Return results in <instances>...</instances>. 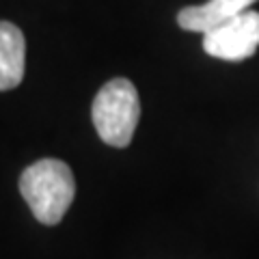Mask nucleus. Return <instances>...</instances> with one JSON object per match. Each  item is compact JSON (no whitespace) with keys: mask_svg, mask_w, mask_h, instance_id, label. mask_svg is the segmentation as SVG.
Returning a JSON list of instances; mask_svg holds the SVG:
<instances>
[{"mask_svg":"<svg viewBox=\"0 0 259 259\" xmlns=\"http://www.w3.org/2000/svg\"><path fill=\"white\" fill-rule=\"evenodd\" d=\"M20 192L41 225H59L74 201L76 182L63 160L44 158L24 168Z\"/></svg>","mask_w":259,"mask_h":259,"instance_id":"obj_1","label":"nucleus"},{"mask_svg":"<svg viewBox=\"0 0 259 259\" xmlns=\"http://www.w3.org/2000/svg\"><path fill=\"white\" fill-rule=\"evenodd\" d=\"M93 125L110 147H127L141 119L136 87L125 78H112L100 89L91 108Z\"/></svg>","mask_w":259,"mask_h":259,"instance_id":"obj_2","label":"nucleus"},{"mask_svg":"<svg viewBox=\"0 0 259 259\" xmlns=\"http://www.w3.org/2000/svg\"><path fill=\"white\" fill-rule=\"evenodd\" d=\"M259 48V13L242 11L203 35V50L223 61H244Z\"/></svg>","mask_w":259,"mask_h":259,"instance_id":"obj_3","label":"nucleus"},{"mask_svg":"<svg viewBox=\"0 0 259 259\" xmlns=\"http://www.w3.org/2000/svg\"><path fill=\"white\" fill-rule=\"evenodd\" d=\"M257 0H207L205 5H194V7H184L177 13V24L184 30L190 32H201L205 35L218 24L227 22L233 15L246 11L250 5Z\"/></svg>","mask_w":259,"mask_h":259,"instance_id":"obj_4","label":"nucleus"},{"mask_svg":"<svg viewBox=\"0 0 259 259\" xmlns=\"http://www.w3.org/2000/svg\"><path fill=\"white\" fill-rule=\"evenodd\" d=\"M26 69V41L11 22H0V91L15 89Z\"/></svg>","mask_w":259,"mask_h":259,"instance_id":"obj_5","label":"nucleus"}]
</instances>
